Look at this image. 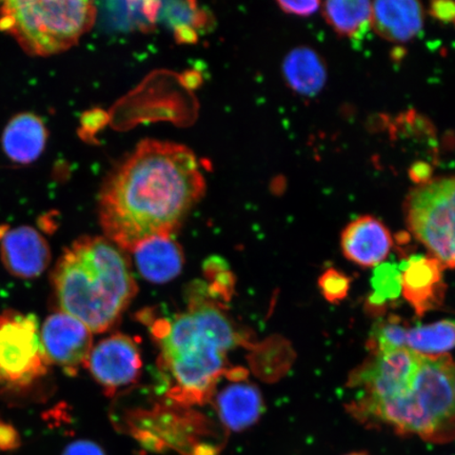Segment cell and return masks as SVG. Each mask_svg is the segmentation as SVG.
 I'll return each mask as SVG.
<instances>
[{"instance_id":"6da1fadb","label":"cell","mask_w":455,"mask_h":455,"mask_svg":"<svg viewBox=\"0 0 455 455\" xmlns=\"http://www.w3.org/2000/svg\"><path fill=\"white\" fill-rule=\"evenodd\" d=\"M206 183L189 148L146 140L101 188L100 220L108 240L131 252L156 236H171L202 198Z\"/></svg>"},{"instance_id":"7a4b0ae2","label":"cell","mask_w":455,"mask_h":455,"mask_svg":"<svg viewBox=\"0 0 455 455\" xmlns=\"http://www.w3.org/2000/svg\"><path fill=\"white\" fill-rule=\"evenodd\" d=\"M153 334L172 388L170 397L186 405L207 402L227 371L228 355L240 344L237 332L219 304L195 300L189 309L158 321Z\"/></svg>"},{"instance_id":"3957f363","label":"cell","mask_w":455,"mask_h":455,"mask_svg":"<svg viewBox=\"0 0 455 455\" xmlns=\"http://www.w3.org/2000/svg\"><path fill=\"white\" fill-rule=\"evenodd\" d=\"M370 426L432 443L455 439V362L448 355H420L417 363L362 402L347 406Z\"/></svg>"},{"instance_id":"277c9868","label":"cell","mask_w":455,"mask_h":455,"mask_svg":"<svg viewBox=\"0 0 455 455\" xmlns=\"http://www.w3.org/2000/svg\"><path fill=\"white\" fill-rule=\"evenodd\" d=\"M52 283L60 311L92 333L116 325L136 294L126 255L107 237L84 236L66 249L55 266Z\"/></svg>"},{"instance_id":"5b68a950","label":"cell","mask_w":455,"mask_h":455,"mask_svg":"<svg viewBox=\"0 0 455 455\" xmlns=\"http://www.w3.org/2000/svg\"><path fill=\"white\" fill-rule=\"evenodd\" d=\"M92 2L14 0L0 7V30L7 32L25 52L51 56L69 50L94 25Z\"/></svg>"},{"instance_id":"8992f818","label":"cell","mask_w":455,"mask_h":455,"mask_svg":"<svg viewBox=\"0 0 455 455\" xmlns=\"http://www.w3.org/2000/svg\"><path fill=\"white\" fill-rule=\"evenodd\" d=\"M406 224L443 268L455 269V176L432 179L408 196Z\"/></svg>"},{"instance_id":"52a82bcc","label":"cell","mask_w":455,"mask_h":455,"mask_svg":"<svg viewBox=\"0 0 455 455\" xmlns=\"http://www.w3.org/2000/svg\"><path fill=\"white\" fill-rule=\"evenodd\" d=\"M36 315L5 311L0 315V388L24 389L48 373Z\"/></svg>"},{"instance_id":"ba28073f","label":"cell","mask_w":455,"mask_h":455,"mask_svg":"<svg viewBox=\"0 0 455 455\" xmlns=\"http://www.w3.org/2000/svg\"><path fill=\"white\" fill-rule=\"evenodd\" d=\"M41 340L51 365L60 367L69 375H76L85 366L93 348L91 330L61 311L45 318Z\"/></svg>"},{"instance_id":"9c48e42d","label":"cell","mask_w":455,"mask_h":455,"mask_svg":"<svg viewBox=\"0 0 455 455\" xmlns=\"http://www.w3.org/2000/svg\"><path fill=\"white\" fill-rule=\"evenodd\" d=\"M85 367L108 392H116L140 379L142 368L138 344L128 335L117 333L93 347Z\"/></svg>"},{"instance_id":"30bf717a","label":"cell","mask_w":455,"mask_h":455,"mask_svg":"<svg viewBox=\"0 0 455 455\" xmlns=\"http://www.w3.org/2000/svg\"><path fill=\"white\" fill-rule=\"evenodd\" d=\"M0 259L11 275L32 280L48 269L51 249L30 226L0 227Z\"/></svg>"},{"instance_id":"8fae6325","label":"cell","mask_w":455,"mask_h":455,"mask_svg":"<svg viewBox=\"0 0 455 455\" xmlns=\"http://www.w3.org/2000/svg\"><path fill=\"white\" fill-rule=\"evenodd\" d=\"M403 297L419 316L439 309L445 299L446 284L439 260L432 256L413 255L400 267Z\"/></svg>"},{"instance_id":"7c38bea8","label":"cell","mask_w":455,"mask_h":455,"mask_svg":"<svg viewBox=\"0 0 455 455\" xmlns=\"http://www.w3.org/2000/svg\"><path fill=\"white\" fill-rule=\"evenodd\" d=\"M392 246L388 228L371 215L351 221L341 233L340 247L345 258L366 268L383 264Z\"/></svg>"},{"instance_id":"4fadbf2b","label":"cell","mask_w":455,"mask_h":455,"mask_svg":"<svg viewBox=\"0 0 455 455\" xmlns=\"http://www.w3.org/2000/svg\"><path fill=\"white\" fill-rule=\"evenodd\" d=\"M140 275L155 283H164L180 275L185 264L183 250L171 236H156L131 250Z\"/></svg>"},{"instance_id":"5bb4252c","label":"cell","mask_w":455,"mask_h":455,"mask_svg":"<svg viewBox=\"0 0 455 455\" xmlns=\"http://www.w3.org/2000/svg\"><path fill=\"white\" fill-rule=\"evenodd\" d=\"M424 26L423 5L418 2H375L371 27L386 41L407 43L417 37Z\"/></svg>"},{"instance_id":"9a60e30c","label":"cell","mask_w":455,"mask_h":455,"mask_svg":"<svg viewBox=\"0 0 455 455\" xmlns=\"http://www.w3.org/2000/svg\"><path fill=\"white\" fill-rule=\"evenodd\" d=\"M220 422L238 432L250 428L264 412V401L258 387L237 382L227 386L216 397Z\"/></svg>"},{"instance_id":"2e32d148","label":"cell","mask_w":455,"mask_h":455,"mask_svg":"<svg viewBox=\"0 0 455 455\" xmlns=\"http://www.w3.org/2000/svg\"><path fill=\"white\" fill-rule=\"evenodd\" d=\"M47 139L48 131L41 117L33 113H20L4 130L3 150L14 163L30 164L42 156Z\"/></svg>"},{"instance_id":"e0dca14e","label":"cell","mask_w":455,"mask_h":455,"mask_svg":"<svg viewBox=\"0 0 455 455\" xmlns=\"http://www.w3.org/2000/svg\"><path fill=\"white\" fill-rule=\"evenodd\" d=\"M283 72L289 87L306 98L320 93L327 82L325 61L308 47L292 50L283 60Z\"/></svg>"},{"instance_id":"ac0fdd59","label":"cell","mask_w":455,"mask_h":455,"mask_svg":"<svg viewBox=\"0 0 455 455\" xmlns=\"http://www.w3.org/2000/svg\"><path fill=\"white\" fill-rule=\"evenodd\" d=\"M323 14L328 25L340 36L361 41L371 28L372 4L369 2H327Z\"/></svg>"},{"instance_id":"d6986e66","label":"cell","mask_w":455,"mask_h":455,"mask_svg":"<svg viewBox=\"0 0 455 455\" xmlns=\"http://www.w3.org/2000/svg\"><path fill=\"white\" fill-rule=\"evenodd\" d=\"M455 348V321L443 320L407 329L406 349L425 356L445 355Z\"/></svg>"},{"instance_id":"ffe728a7","label":"cell","mask_w":455,"mask_h":455,"mask_svg":"<svg viewBox=\"0 0 455 455\" xmlns=\"http://www.w3.org/2000/svg\"><path fill=\"white\" fill-rule=\"evenodd\" d=\"M371 286L373 292L369 301L380 306L394 300L402 293L401 269L395 264L384 263L375 268Z\"/></svg>"},{"instance_id":"44dd1931","label":"cell","mask_w":455,"mask_h":455,"mask_svg":"<svg viewBox=\"0 0 455 455\" xmlns=\"http://www.w3.org/2000/svg\"><path fill=\"white\" fill-rule=\"evenodd\" d=\"M408 326L398 317H390L379 323L371 334L372 354H388L406 349V333Z\"/></svg>"},{"instance_id":"7402d4cb","label":"cell","mask_w":455,"mask_h":455,"mask_svg":"<svg viewBox=\"0 0 455 455\" xmlns=\"http://www.w3.org/2000/svg\"><path fill=\"white\" fill-rule=\"evenodd\" d=\"M158 13L170 26H173L180 36L189 33L195 37L196 28L203 25V12L196 7L195 3H164Z\"/></svg>"},{"instance_id":"603a6c76","label":"cell","mask_w":455,"mask_h":455,"mask_svg":"<svg viewBox=\"0 0 455 455\" xmlns=\"http://www.w3.org/2000/svg\"><path fill=\"white\" fill-rule=\"evenodd\" d=\"M350 278L337 269H328L323 272L318 286H320L323 297L329 303L339 304L345 299L350 290Z\"/></svg>"},{"instance_id":"cb8c5ba5","label":"cell","mask_w":455,"mask_h":455,"mask_svg":"<svg viewBox=\"0 0 455 455\" xmlns=\"http://www.w3.org/2000/svg\"><path fill=\"white\" fill-rule=\"evenodd\" d=\"M21 446L19 430L12 424L0 419V451H14Z\"/></svg>"},{"instance_id":"d4e9b609","label":"cell","mask_w":455,"mask_h":455,"mask_svg":"<svg viewBox=\"0 0 455 455\" xmlns=\"http://www.w3.org/2000/svg\"><path fill=\"white\" fill-rule=\"evenodd\" d=\"M280 8L284 12L295 16L307 17L315 14L321 3L318 2H280Z\"/></svg>"},{"instance_id":"484cf974","label":"cell","mask_w":455,"mask_h":455,"mask_svg":"<svg viewBox=\"0 0 455 455\" xmlns=\"http://www.w3.org/2000/svg\"><path fill=\"white\" fill-rule=\"evenodd\" d=\"M62 455H106L104 449L89 440H78L68 445Z\"/></svg>"},{"instance_id":"4316f807","label":"cell","mask_w":455,"mask_h":455,"mask_svg":"<svg viewBox=\"0 0 455 455\" xmlns=\"http://www.w3.org/2000/svg\"><path fill=\"white\" fill-rule=\"evenodd\" d=\"M430 14L443 22H455V3L434 2L430 4Z\"/></svg>"},{"instance_id":"83f0119b","label":"cell","mask_w":455,"mask_h":455,"mask_svg":"<svg viewBox=\"0 0 455 455\" xmlns=\"http://www.w3.org/2000/svg\"><path fill=\"white\" fill-rule=\"evenodd\" d=\"M411 176L415 183L420 185H424L428 183L431 176V170L429 164L425 163H418L413 164L412 169L411 170Z\"/></svg>"},{"instance_id":"f1b7e54d","label":"cell","mask_w":455,"mask_h":455,"mask_svg":"<svg viewBox=\"0 0 455 455\" xmlns=\"http://www.w3.org/2000/svg\"><path fill=\"white\" fill-rule=\"evenodd\" d=\"M188 455H219V449L207 445V443H203V445L193 447Z\"/></svg>"},{"instance_id":"f546056e","label":"cell","mask_w":455,"mask_h":455,"mask_svg":"<svg viewBox=\"0 0 455 455\" xmlns=\"http://www.w3.org/2000/svg\"><path fill=\"white\" fill-rule=\"evenodd\" d=\"M347 455H368V454L365 453V452H354V453H349V454H347Z\"/></svg>"}]
</instances>
